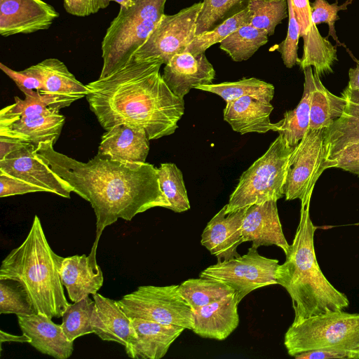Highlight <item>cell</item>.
I'll return each instance as SVG.
<instances>
[{
    "label": "cell",
    "instance_id": "7",
    "mask_svg": "<svg viewBox=\"0 0 359 359\" xmlns=\"http://www.w3.org/2000/svg\"><path fill=\"white\" fill-rule=\"evenodd\" d=\"M284 345L293 357L311 350L332 349L359 359V313L330 311L292 323L285 334Z\"/></svg>",
    "mask_w": 359,
    "mask_h": 359
},
{
    "label": "cell",
    "instance_id": "18",
    "mask_svg": "<svg viewBox=\"0 0 359 359\" xmlns=\"http://www.w3.org/2000/svg\"><path fill=\"white\" fill-rule=\"evenodd\" d=\"M244 242H252V246L276 245L285 254L289 244L283 231L277 208V201H268L248 207L242 225Z\"/></svg>",
    "mask_w": 359,
    "mask_h": 359
},
{
    "label": "cell",
    "instance_id": "25",
    "mask_svg": "<svg viewBox=\"0 0 359 359\" xmlns=\"http://www.w3.org/2000/svg\"><path fill=\"white\" fill-rule=\"evenodd\" d=\"M239 302L235 293L193 311L192 331L203 338L223 340L238 327Z\"/></svg>",
    "mask_w": 359,
    "mask_h": 359
},
{
    "label": "cell",
    "instance_id": "33",
    "mask_svg": "<svg viewBox=\"0 0 359 359\" xmlns=\"http://www.w3.org/2000/svg\"><path fill=\"white\" fill-rule=\"evenodd\" d=\"M250 0H203L199 12L196 36L209 32L246 9Z\"/></svg>",
    "mask_w": 359,
    "mask_h": 359
},
{
    "label": "cell",
    "instance_id": "15",
    "mask_svg": "<svg viewBox=\"0 0 359 359\" xmlns=\"http://www.w3.org/2000/svg\"><path fill=\"white\" fill-rule=\"evenodd\" d=\"M39 77L43 83L41 94L49 100L52 108L69 107L88 94L90 90L69 72L63 62L47 58L25 69Z\"/></svg>",
    "mask_w": 359,
    "mask_h": 359
},
{
    "label": "cell",
    "instance_id": "27",
    "mask_svg": "<svg viewBox=\"0 0 359 359\" xmlns=\"http://www.w3.org/2000/svg\"><path fill=\"white\" fill-rule=\"evenodd\" d=\"M273 109L271 102L244 96L226 102L224 119L235 132L241 135L266 133L273 130V123L269 118Z\"/></svg>",
    "mask_w": 359,
    "mask_h": 359
},
{
    "label": "cell",
    "instance_id": "6",
    "mask_svg": "<svg viewBox=\"0 0 359 359\" xmlns=\"http://www.w3.org/2000/svg\"><path fill=\"white\" fill-rule=\"evenodd\" d=\"M294 147L278 134L266 151L241 175L226 204V211L283 198Z\"/></svg>",
    "mask_w": 359,
    "mask_h": 359
},
{
    "label": "cell",
    "instance_id": "36",
    "mask_svg": "<svg viewBox=\"0 0 359 359\" xmlns=\"http://www.w3.org/2000/svg\"><path fill=\"white\" fill-rule=\"evenodd\" d=\"M248 8L251 14L250 24L266 31L269 36L288 15L287 0H250Z\"/></svg>",
    "mask_w": 359,
    "mask_h": 359
},
{
    "label": "cell",
    "instance_id": "1",
    "mask_svg": "<svg viewBox=\"0 0 359 359\" xmlns=\"http://www.w3.org/2000/svg\"><path fill=\"white\" fill-rule=\"evenodd\" d=\"M56 142L36 146L39 156L70 187L88 201L96 216V233L92 251L105 227L121 218L130 221L151 208H169L163 193L157 168L149 163L114 161L96 155L82 162L55 151Z\"/></svg>",
    "mask_w": 359,
    "mask_h": 359
},
{
    "label": "cell",
    "instance_id": "43",
    "mask_svg": "<svg viewBox=\"0 0 359 359\" xmlns=\"http://www.w3.org/2000/svg\"><path fill=\"white\" fill-rule=\"evenodd\" d=\"M0 197H8L34 192H45L39 187L20 179L0 173Z\"/></svg>",
    "mask_w": 359,
    "mask_h": 359
},
{
    "label": "cell",
    "instance_id": "24",
    "mask_svg": "<svg viewBox=\"0 0 359 359\" xmlns=\"http://www.w3.org/2000/svg\"><path fill=\"white\" fill-rule=\"evenodd\" d=\"M91 325L93 333L101 339L117 342L127 347L135 333L132 319L118 305L117 301L95 293Z\"/></svg>",
    "mask_w": 359,
    "mask_h": 359
},
{
    "label": "cell",
    "instance_id": "22",
    "mask_svg": "<svg viewBox=\"0 0 359 359\" xmlns=\"http://www.w3.org/2000/svg\"><path fill=\"white\" fill-rule=\"evenodd\" d=\"M60 274L72 302L97 293L103 285V273L97 263L96 252L91 250L88 256L64 257Z\"/></svg>",
    "mask_w": 359,
    "mask_h": 359
},
{
    "label": "cell",
    "instance_id": "19",
    "mask_svg": "<svg viewBox=\"0 0 359 359\" xmlns=\"http://www.w3.org/2000/svg\"><path fill=\"white\" fill-rule=\"evenodd\" d=\"M65 121L59 111L30 116L0 117V137L35 146L43 142H56Z\"/></svg>",
    "mask_w": 359,
    "mask_h": 359
},
{
    "label": "cell",
    "instance_id": "3",
    "mask_svg": "<svg viewBox=\"0 0 359 359\" xmlns=\"http://www.w3.org/2000/svg\"><path fill=\"white\" fill-rule=\"evenodd\" d=\"M309 207L310 203L301 205L294 239L276 275L277 284L286 290L292 299V324L327 312L344 311L349 306L348 297L329 282L318 265L314 248L316 227Z\"/></svg>",
    "mask_w": 359,
    "mask_h": 359
},
{
    "label": "cell",
    "instance_id": "28",
    "mask_svg": "<svg viewBox=\"0 0 359 359\" xmlns=\"http://www.w3.org/2000/svg\"><path fill=\"white\" fill-rule=\"evenodd\" d=\"M303 71L304 91L300 102L294 109L285 111L283 118L273 123L272 130L283 135L292 147L297 146L309 130L311 97L314 88L313 72L311 67Z\"/></svg>",
    "mask_w": 359,
    "mask_h": 359
},
{
    "label": "cell",
    "instance_id": "41",
    "mask_svg": "<svg viewBox=\"0 0 359 359\" xmlns=\"http://www.w3.org/2000/svg\"><path fill=\"white\" fill-rule=\"evenodd\" d=\"M0 68L15 83L24 95H34L42 91L43 88L42 81L34 74L25 69L22 71L13 70L2 62L0 63Z\"/></svg>",
    "mask_w": 359,
    "mask_h": 359
},
{
    "label": "cell",
    "instance_id": "31",
    "mask_svg": "<svg viewBox=\"0 0 359 359\" xmlns=\"http://www.w3.org/2000/svg\"><path fill=\"white\" fill-rule=\"evenodd\" d=\"M179 289L193 311L235 293L226 284L203 277L186 280L179 285Z\"/></svg>",
    "mask_w": 359,
    "mask_h": 359
},
{
    "label": "cell",
    "instance_id": "35",
    "mask_svg": "<svg viewBox=\"0 0 359 359\" xmlns=\"http://www.w3.org/2000/svg\"><path fill=\"white\" fill-rule=\"evenodd\" d=\"M94 301L89 296L69 304L62 316L61 327L66 337L73 341L78 337L93 333L91 318Z\"/></svg>",
    "mask_w": 359,
    "mask_h": 359
},
{
    "label": "cell",
    "instance_id": "37",
    "mask_svg": "<svg viewBox=\"0 0 359 359\" xmlns=\"http://www.w3.org/2000/svg\"><path fill=\"white\" fill-rule=\"evenodd\" d=\"M250 20L251 14L247 8L242 12L228 18L213 29L196 36L185 51L193 55L203 53L208 48L217 43L222 42L242 26L250 24Z\"/></svg>",
    "mask_w": 359,
    "mask_h": 359
},
{
    "label": "cell",
    "instance_id": "46",
    "mask_svg": "<svg viewBox=\"0 0 359 359\" xmlns=\"http://www.w3.org/2000/svg\"><path fill=\"white\" fill-rule=\"evenodd\" d=\"M0 342L1 347L4 342H19V343H30L31 339L25 333L22 335L18 336L9 334L3 330H0Z\"/></svg>",
    "mask_w": 359,
    "mask_h": 359
},
{
    "label": "cell",
    "instance_id": "42",
    "mask_svg": "<svg viewBox=\"0 0 359 359\" xmlns=\"http://www.w3.org/2000/svg\"><path fill=\"white\" fill-rule=\"evenodd\" d=\"M326 169L341 168L359 177V143L352 144L325 162Z\"/></svg>",
    "mask_w": 359,
    "mask_h": 359
},
{
    "label": "cell",
    "instance_id": "48",
    "mask_svg": "<svg viewBox=\"0 0 359 359\" xmlns=\"http://www.w3.org/2000/svg\"><path fill=\"white\" fill-rule=\"evenodd\" d=\"M120 5V7L128 8L133 5V0H110Z\"/></svg>",
    "mask_w": 359,
    "mask_h": 359
},
{
    "label": "cell",
    "instance_id": "38",
    "mask_svg": "<svg viewBox=\"0 0 359 359\" xmlns=\"http://www.w3.org/2000/svg\"><path fill=\"white\" fill-rule=\"evenodd\" d=\"M37 313L25 287L18 281L0 279V314Z\"/></svg>",
    "mask_w": 359,
    "mask_h": 359
},
{
    "label": "cell",
    "instance_id": "11",
    "mask_svg": "<svg viewBox=\"0 0 359 359\" xmlns=\"http://www.w3.org/2000/svg\"><path fill=\"white\" fill-rule=\"evenodd\" d=\"M324 129L309 130L292 152L284 196L286 201L310 203L315 184L326 170Z\"/></svg>",
    "mask_w": 359,
    "mask_h": 359
},
{
    "label": "cell",
    "instance_id": "34",
    "mask_svg": "<svg viewBox=\"0 0 359 359\" xmlns=\"http://www.w3.org/2000/svg\"><path fill=\"white\" fill-rule=\"evenodd\" d=\"M161 189L169 202L170 210L182 212L190 209L183 175L172 163H161L157 168Z\"/></svg>",
    "mask_w": 359,
    "mask_h": 359
},
{
    "label": "cell",
    "instance_id": "2",
    "mask_svg": "<svg viewBox=\"0 0 359 359\" xmlns=\"http://www.w3.org/2000/svg\"><path fill=\"white\" fill-rule=\"evenodd\" d=\"M158 59L132 57L123 67L86 84L90 109L109 130L121 124L144 129L149 140L172 135L184 113V101L168 88Z\"/></svg>",
    "mask_w": 359,
    "mask_h": 359
},
{
    "label": "cell",
    "instance_id": "30",
    "mask_svg": "<svg viewBox=\"0 0 359 359\" xmlns=\"http://www.w3.org/2000/svg\"><path fill=\"white\" fill-rule=\"evenodd\" d=\"M220 96L226 102L244 96H250L271 102L274 95V86L257 78H243L233 82L200 85L196 88Z\"/></svg>",
    "mask_w": 359,
    "mask_h": 359
},
{
    "label": "cell",
    "instance_id": "44",
    "mask_svg": "<svg viewBox=\"0 0 359 359\" xmlns=\"http://www.w3.org/2000/svg\"><path fill=\"white\" fill-rule=\"evenodd\" d=\"M110 0H63L65 11L75 16L86 17L109 6Z\"/></svg>",
    "mask_w": 359,
    "mask_h": 359
},
{
    "label": "cell",
    "instance_id": "26",
    "mask_svg": "<svg viewBox=\"0 0 359 359\" xmlns=\"http://www.w3.org/2000/svg\"><path fill=\"white\" fill-rule=\"evenodd\" d=\"M346 102L341 116L324 129L326 161L359 143V90L346 86L341 93Z\"/></svg>",
    "mask_w": 359,
    "mask_h": 359
},
{
    "label": "cell",
    "instance_id": "14",
    "mask_svg": "<svg viewBox=\"0 0 359 359\" xmlns=\"http://www.w3.org/2000/svg\"><path fill=\"white\" fill-rule=\"evenodd\" d=\"M58 17L43 0H0V34L8 37L48 29Z\"/></svg>",
    "mask_w": 359,
    "mask_h": 359
},
{
    "label": "cell",
    "instance_id": "47",
    "mask_svg": "<svg viewBox=\"0 0 359 359\" xmlns=\"http://www.w3.org/2000/svg\"><path fill=\"white\" fill-rule=\"evenodd\" d=\"M349 81L348 87L352 90H359V60L356 62L355 68H351L348 71Z\"/></svg>",
    "mask_w": 359,
    "mask_h": 359
},
{
    "label": "cell",
    "instance_id": "20",
    "mask_svg": "<svg viewBox=\"0 0 359 359\" xmlns=\"http://www.w3.org/2000/svg\"><path fill=\"white\" fill-rule=\"evenodd\" d=\"M149 140L142 128L118 125L103 133L97 155L122 162L145 163Z\"/></svg>",
    "mask_w": 359,
    "mask_h": 359
},
{
    "label": "cell",
    "instance_id": "17",
    "mask_svg": "<svg viewBox=\"0 0 359 359\" xmlns=\"http://www.w3.org/2000/svg\"><path fill=\"white\" fill-rule=\"evenodd\" d=\"M162 77L171 91L184 99L191 88L212 84L215 71L205 53L193 55L184 51L165 65Z\"/></svg>",
    "mask_w": 359,
    "mask_h": 359
},
{
    "label": "cell",
    "instance_id": "12",
    "mask_svg": "<svg viewBox=\"0 0 359 359\" xmlns=\"http://www.w3.org/2000/svg\"><path fill=\"white\" fill-rule=\"evenodd\" d=\"M0 173L20 179L44 190L70 198L72 189L39 156L36 146L20 142L0 160Z\"/></svg>",
    "mask_w": 359,
    "mask_h": 359
},
{
    "label": "cell",
    "instance_id": "5",
    "mask_svg": "<svg viewBox=\"0 0 359 359\" xmlns=\"http://www.w3.org/2000/svg\"><path fill=\"white\" fill-rule=\"evenodd\" d=\"M166 1L133 0L131 6L120 7L101 43L103 65L99 78L107 76L130 60L165 14Z\"/></svg>",
    "mask_w": 359,
    "mask_h": 359
},
{
    "label": "cell",
    "instance_id": "13",
    "mask_svg": "<svg viewBox=\"0 0 359 359\" xmlns=\"http://www.w3.org/2000/svg\"><path fill=\"white\" fill-rule=\"evenodd\" d=\"M295 18L304 40L303 54L297 64L304 70L314 67L320 77L332 72V65L337 61V48L327 38L322 36L313 23L309 0H291Z\"/></svg>",
    "mask_w": 359,
    "mask_h": 359
},
{
    "label": "cell",
    "instance_id": "23",
    "mask_svg": "<svg viewBox=\"0 0 359 359\" xmlns=\"http://www.w3.org/2000/svg\"><path fill=\"white\" fill-rule=\"evenodd\" d=\"M22 333L30 339V344L43 354L57 359H67L74 351V342L66 337L61 325L39 313L17 316Z\"/></svg>",
    "mask_w": 359,
    "mask_h": 359
},
{
    "label": "cell",
    "instance_id": "10",
    "mask_svg": "<svg viewBox=\"0 0 359 359\" xmlns=\"http://www.w3.org/2000/svg\"><path fill=\"white\" fill-rule=\"evenodd\" d=\"M201 7L202 1L176 14H164L133 57L140 60L158 59L165 65L175 55L184 52L196 36Z\"/></svg>",
    "mask_w": 359,
    "mask_h": 359
},
{
    "label": "cell",
    "instance_id": "8",
    "mask_svg": "<svg viewBox=\"0 0 359 359\" xmlns=\"http://www.w3.org/2000/svg\"><path fill=\"white\" fill-rule=\"evenodd\" d=\"M130 318H140L192 330L194 312L179 285H143L117 301Z\"/></svg>",
    "mask_w": 359,
    "mask_h": 359
},
{
    "label": "cell",
    "instance_id": "39",
    "mask_svg": "<svg viewBox=\"0 0 359 359\" xmlns=\"http://www.w3.org/2000/svg\"><path fill=\"white\" fill-rule=\"evenodd\" d=\"M353 0H346L342 5H338V0L334 4H330L326 0H315L313 3H310L311 17L313 23L317 25L321 23H327L329 27L328 35L331 36L339 46L342 44L339 41L337 32L334 28V23L339 19L338 12L339 11H346L348 6Z\"/></svg>",
    "mask_w": 359,
    "mask_h": 359
},
{
    "label": "cell",
    "instance_id": "4",
    "mask_svg": "<svg viewBox=\"0 0 359 359\" xmlns=\"http://www.w3.org/2000/svg\"><path fill=\"white\" fill-rule=\"evenodd\" d=\"M63 259L52 250L35 215L26 238L3 259L0 279L20 283L37 313L60 318L69 305L60 274Z\"/></svg>",
    "mask_w": 359,
    "mask_h": 359
},
{
    "label": "cell",
    "instance_id": "16",
    "mask_svg": "<svg viewBox=\"0 0 359 359\" xmlns=\"http://www.w3.org/2000/svg\"><path fill=\"white\" fill-rule=\"evenodd\" d=\"M247 208L227 212L225 205L205 227L201 235V245L218 261L240 256L237 248L243 243L242 225Z\"/></svg>",
    "mask_w": 359,
    "mask_h": 359
},
{
    "label": "cell",
    "instance_id": "9",
    "mask_svg": "<svg viewBox=\"0 0 359 359\" xmlns=\"http://www.w3.org/2000/svg\"><path fill=\"white\" fill-rule=\"evenodd\" d=\"M279 262L262 256L257 248L251 247L242 256L218 261L203 270L200 277L212 278L230 286L239 303L255 290L276 285Z\"/></svg>",
    "mask_w": 359,
    "mask_h": 359
},
{
    "label": "cell",
    "instance_id": "45",
    "mask_svg": "<svg viewBox=\"0 0 359 359\" xmlns=\"http://www.w3.org/2000/svg\"><path fill=\"white\" fill-rule=\"evenodd\" d=\"M296 359H356L350 353L332 349H315L302 352L294 356Z\"/></svg>",
    "mask_w": 359,
    "mask_h": 359
},
{
    "label": "cell",
    "instance_id": "29",
    "mask_svg": "<svg viewBox=\"0 0 359 359\" xmlns=\"http://www.w3.org/2000/svg\"><path fill=\"white\" fill-rule=\"evenodd\" d=\"M309 130L327 128L339 118L346 107V100L330 92L313 72Z\"/></svg>",
    "mask_w": 359,
    "mask_h": 359
},
{
    "label": "cell",
    "instance_id": "32",
    "mask_svg": "<svg viewBox=\"0 0 359 359\" xmlns=\"http://www.w3.org/2000/svg\"><path fill=\"white\" fill-rule=\"evenodd\" d=\"M266 31L246 24L220 42L219 48L235 62L247 60L268 42Z\"/></svg>",
    "mask_w": 359,
    "mask_h": 359
},
{
    "label": "cell",
    "instance_id": "40",
    "mask_svg": "<svg viewBox=\"0 0 359 359\" xmlns=\"http://www.w3.org/2000/svg\"><path fill=\"white\" fill-rule=\"evenodd\" d=\"M288 5V28L287 36L278 47L284 65L287 68L293 67L299 60L297 50L300 37V28L295 18L291 0H287Z\"/></svg>",
    "mask_w": 359,
    "mask_h": 359
},
{
    "label": "cell",
    "instance_id": "21",
    "mask_svg": "<svg viewBox=\"0 0 359 359\" xmlns=\"http://www.w3.org/2000/svg\"><path fill=\"white\" fill-rule=\"evenodd\" d=\"M135 337L125 348L127 355L135 359H160L185 328L140 318H131Z\"/></svg>",
    "mask_w": 359,
    "mask_h": 359
}]
</instances>
